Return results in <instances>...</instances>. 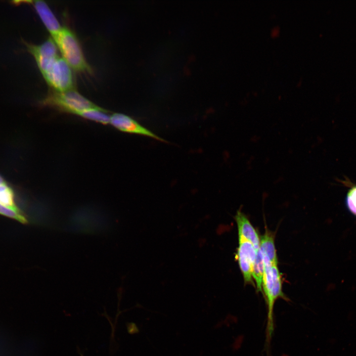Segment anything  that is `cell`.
<instances>
[{"mask_svg": "<svg viewBox=\"0 0 356 356\" xmlns=\"http://www.w3.org/2000/svg\"><path fill=\"white\" fill-rule=\"evenodd\" d=\"M279 33V29L278 28H273L271 31V36L273 37H276Z\"/></svg>", "mask_w": 356, "mask_h": 356, "instance_id": "obj_15", "label": "cell"}, {"mask_svg": "<svg viewBox=\"0 0 356 356\" xmlns=\"http://www.w3.org/2000/svg\"><path fill=\"white\" fill-rule=\"evenodd\" d=\"M77 115L104 125L110 123V117L106 114V110L100 107L85 110Z\"/></svg>", "mask_w": 356, "mask_h": 356, "instance_id": "obj_11", "label": "cell"}, {"mask_svg": "<svg viewBox=\"0 0 356 356\" xmlns=\"http://www.w3.org/2000/svg\"><path fill=\"white\" fill-rule=\"evenodd\" d=\"M0 204L15 210H20L15 202L13 190L6 183L0 185Z\"/></svg>", "mask_w": 356, "mask_h": 356, "instance_id": "obj_13", "label": "cell"}, {"mask_svg": "<svg viewBox=\"0 0 356 356\" xmlns=\"http://www.w3.org/2000/svg\"><path fill=\"white\" fill-rule=\"evenodd\" d=\"M110 124L123 132L147 136L161 142H167L166 140L142 126L131 117L124 114H113L110 116Z\"/></svg>", "mask_w": 356, "mask_h": 356, "instance_id": "obj_6", "label": "cell"}, {"mask_svg": "<svg viewBox=\"0 0 356 356\" xmlns=\"http://www.w3.org/2000/svg\"><path fill=\"white\" fill-rule=\"evenodd\" d=\"M6 183L5 182L4 180L3 179V178L0 176V185H3L4 184H6Z\"/></svg>", "mask_w": 356, "mask_h": 356, "instance_id": "obj_16", "label": "cell"}, {"mask_svg": "<svg viewBox=\"0 0 356 356\" xmlns=\"http://www.w3.org/2000/svg\"><path fill=\"white\" fill-rule=\"evenodd\" d=\"M345 204L348 210L356 216V185L348 191L345 199Z\"/></svg>", "mask_w": 356, "mask_h": 356, "instance_id": "obj_14", "label": "cell"}, {"mask_svg": "<svg viewBox=\"0 0 356 356\" xmlns=\"http://www.w3.org/2000/svg\"><path fill=\"white\" fill-rule=\"evenodd\" d=\"M31 2L45 27L50 34L51 37L54 38L62 28L57 18L44 1L36 0Z\"/></svg>", "mask_w": 356, "mask_h": 356, "instance_id": "obj_8", "label": "cell"}, {"mask_svg": "<svg viewBox=\"0 0 356 356\" xmlns=\"http://www.w3.org/2000/svg\"><path fill=\"white\" fill-rule=\"evenodd\" d=\"M235 219L237 223L238 237L250 241L256 250L260 248V237L246 215L238 211Z\"/></svg>", "mask_w": 356, "mask_h": 356, "instance_id": "obj_9", "label": "cell"}, {"mask_svg": "<svg viewBox=\"0 0 356 356\" xmlns=\"http://www.w3.org/2000/svg\"><path fill=\"white\" fill-rule=\"evenodd\" d=\"M42 74L47 84L55 91L62 92L74 89L71 68L63 57L59 56Z\"/></svg>", "mask_w": 356, "mask_h": 356, "instance_id": "obj_4", "label": "cell"}, {"mask_svg": "<svg viewBox=\"0 0 356 356\" xmlns=\"http://www.w3.org/2000/svg\"><path fill=\"white\" fill-rule=\"evenodd\" d=\"M42 103L77 115L85 110L98 107L74 89L62 92L51 91Z\"/></svg>", "mask_w": 356, "mask_h": 356, "instance_id": "obj_3", "label": "cell"}, {"mask_svg": "<svg viewBox=\"0 0 356 356\" xmlns=\"http://www.w3.org/2000/svg\"><path fill=\"white\" fill-rule=\"evenodd\" d=\"M262 255L264 272L262 285L267 306V318L266 329V350L269 353L270 342L274 331L273 309L278 298L288 300L282 291L281 275L277 265H273L268 257Z\"/></svg>", "mask_w": 356, "mask_h": 356, "instance_id": "obj_1", "label": "cell"}, {"mask_svg": "<svg viewBox=\"0 0 356 356\" xmlns=\"http://www.w3.org/2000/svg\"><path fill=\"white\" fill-rule=\"evenodd\" d=\"M239 246L236 258L246 284L255 287L253 276V267L256 256L257 250L248 240L238 237Z\"/></svg>", "mask_w": 356, "mask_h": 356, "instance_id": "obj_5", "label": "cell"}, {"mask_svg": "<svg viewBox=\"0 0 356 356\" xmlns=\"http://www.w3.org/2000/svg\"><path fill=\"white\" fill-rule=\"evenodd\" d=\"M27 47L34 56L41 73L59 57L57 46L51 37L41 44H27Z\"/></svg>", "mask_w": 356, "mask_h": 356, "instance_id": "obj_7", "label": "cell"}, {"mask_svg": "<svg viewBox=\"0 0 356 356\" xmlns=\"http://www.w3.org/2000/svg\"><path fill=\"white\" fill-rule=\"evenodd\" d=\"M260 249L273 265H277V257L273 234L267 230L260 237Z\"/></svg>", "mask_w": 356, "mask_h": 356, "instance_id": "obj_10", "label": "cell"}, {"mask_svg": "<svg viewBox=\"0 0 356 356\" xmlns=\"http://www.w3.org/2000/svg\"><path fill=\"white\" fill-rule=\"evenodd\" d=\"M264 272L263 256L259 248L256 252V256L253 267L252 276L256 283L257 291L262 293Z\"/></svg>", "mask_w": 356, "mask_h": 356, "instance_id": "obj_12", "label": "cell"}, {"mask_svg": "<svg viewBox=\"0 0 356 356\" xmlns=\"http://www.w3.org/2000/svg\"><path fill=\"white\" fill-rule=\"evenodd\" d=\"M52 39L59 48L63 58L72 69L80 72H92L84 57L79 41L71 30L62 27L58 34Z\"/></svg>", "mask_w": 356, "mask_h": 356, "instance_id": "obj_2", "label": "cell"}]
</instances>
